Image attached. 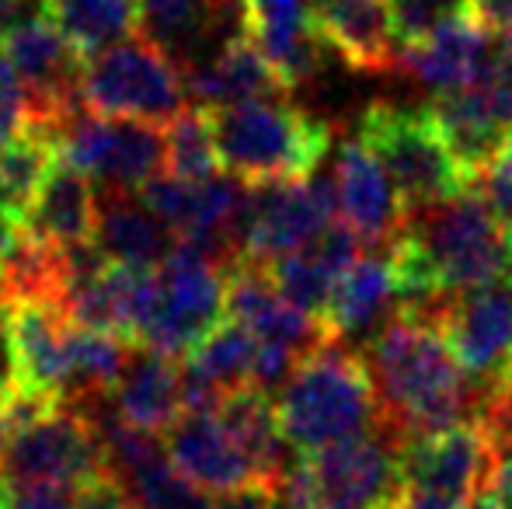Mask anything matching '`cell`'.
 <instances>
[{"label":"cell","instance_id":"603a6c76","mask_svg":"<svg viewBox=\"0 0 512 509\" xmlns=\"http://www.w3.org/2000/svg\"><path fill=\"white\" fill-rule=\"evenodd\" d=\"M310 21L352 70H398L401 49L387 0H310Z\"/></svg>","mask_w":512,"mask_h":509},{"label":"cell","instance_id":"8fae6325","mask_svg":"<svg viewBox=\"0 0 512 509\" xmlns=\"http://www.w3.org/2000/svg\"><path fill=\"white\" fill-rule=\"evenodd\" d=\"M425 318L436 321L467 377L495 405L512 387V279L453 293Z\"/></svg>","mask_w":512,"mask_h":509},{"label":"cell","instance_id":"ac0fdd59","mask_svg":"<svg viewBox=\"0 0 512 509\" xmlns=\"http://www.w3.org/2000/svg\"><path fill=\"white\" fill-rule=\"evenodd\" d=\"M502 46L492 42V32L474 14L436 28L429 39L405 46L398 56V70L432 95L474 88L488 70L499 63Z\"/></svg>","mask_w":512,"mask_h":509},{"label":"cell","instance_id":"60d3db41","mask_svg":"<svg viewBox=\"0 0 512 509\" xmlns=\"http://www.w3.org/2000/svg\"><path fill=\"white\" fill-rule=\"evenodd\" d=\"M46 14V0H0V42Z\"/></svg>","mask_w":512,"mask_h":509},{"label":"cell","instance_id":"ffe728a7","mask_svg":"<svg viewBox=\"0 0 512 509\" xmlns=\"http://www.w3.org/2000/svg\"><path fill=\"white\" fill-rule=\"evenodd\" d=\"M241 32L262 49L290 95L324 70L328 42L310 21V0H241Z\"/></svg>","mask_w":512,"mask_h":509},{"label":"cell","instance_id":"4dcf8cb0","mask_svg":"<svg viewBox=\"0 0 512 509\" xmlns=\"http://www.w3.org/2000/svg\"><path fill=\"white\" fill-rule=\"evenodd\" d=\"M56 161H60L56 136L42 119H32L25 133L14 136L0 150V199L11 206L14 217H21V224H25V213L32 210L35 196H39L49 171L56 168Z\"/></svg>","mask_w":512,"mask_h":509},{"label":"cell","instance_id":"6da1fadb","mask_svg":"<svg viewBox=\"0 0 512 509\" xmlns=\"http://www.w3.org/2000/svg\"><path fill=\"white\" fill-rule=\"evenodd\" d=\"M359 353L377 387L384 429L401 443L492 412V398L467 377L446 335L425 314L398 311Z\"/></svg>","mask_w":512,"mask_h":509},{"label":"cell","instance_id":"d6a6232c","mask_svg":"<svg viewBox=\"0 0 512 509\" xmlns=\"http://www.w3.org/2000/svg\"><path fill=\"white\" fill-rule=\"evenodd\" d=\"M265 269H269V279L279 290V297L297 307V311L310 314V318H324L331 290H335V283L342 279V272L317 252V245H307L293 255L276 258V262H269Z\"/></svg>","mask_w":512,"mask_h":509},{"label":"cell","instance_id":"e575fe53","mask_svg":"<svg viewBox=\"0 0 512 509\" xmlns=\"http://www.w3.org/2000/svg\"><path fill=\"white\" fill-rule=\"evenodd\" d=\"M394 21V35L398 46H415V42L429 39L436 28L450 25V21L471 14V0H387Z\"/></svg>","mask_w":512,"mask_h":509},{"label":"cell","instance_id":"8d00e7d4","mask_svg":"<svg viewBox=\"0 0 512 509\" xmlns=\"http://www.w3.org/2000/svg\"><path fill=\"white\" fill-rule=\"evenodd\" d=\"M474 185H478L481 196H485L488 206H492V213L509 227V234H512V133L506 136L499 154L492 157V164L474 178Z\"/></svg>","mask_w":512,"mask_h":509},{"label":"cell","instance_id":"4316f807","mask_svg":"<svg viewBox=\"0 0 512 509\" xmlns=\"http://www.w3.org/2000/svg\"><path fill=\"white\" fill-rule=\"evenodd\" d=\"M98 224V189L88 175L70 168L67 161H56L49 178L42 182L32 210L25 213V227L35 238L49 241L56 248L84 245L95 238Z\"/></svg>","mask_w":512,"mask_h":509},{"label":"cell","instance_id":"836d02e7","mask_svg":"<svg viewBox=\"0 0 512 509\" xmlns=\"http://www.w3.org/2000/svg\"><path fill=\"white\" fill-rule=\"evenodd\" d=\"M164 136H168V168L171 175L189 178V182H199V178L216 175L220 168V157H216V143H213V129H209V112L206 109H185L164 126Z\"/></svg>","mask_w":512,"mask_h":509},{"label":"cell","instance_id":"7402d4cb","mask_svg":"<svg viewBox=\"0 0 512 509\" xmlns=\"http://www.w3.org/2000/svg\"><path fill=\"white\" fill-rule=\"evenodd\" d=\"M14 356V391L46 394L60 401L67 377L70 318L56 300H11L7 304Z\"/></svg>","mask_w":512,"mask_h":509},{"label":"cell","instance_id":"e0dca14e","mask_svg":"<svg viewBox=\"0 0 512 509\" xmlns=\"http://www.w3.org/2000/svg\"><path fill=\"white\" fill-rule=\"evenodd\" d=\"M223 318L244 325L258 342L286 346L297 356L314 353L317 346H324L331 339V332L324 328L321 318H310V314L297 311V307L279 297L265 265L244 262V258H237L227 269Z\"/></svg>","mask_w":512,"mask_h":509},{"label":"cell","instance_id":"7dc6e473","mask_svg":"<svg viewBox=\"0 0 512 509\" xmlns=\"http://www.w3.org/2000/svg\"><path fill=\"white\" fill-rule=\"evenodd\" d=\"M460 509H502V506L495 503V496L485 489V492H478V496H474V499H467V503L460 506Z\"/></svg>","mask_w":512,"mask_h":509},{"label":"cell","instance_id":"bcb514c9","mask_svg":"<svg viewBox=\"0 0 512 509\" xmlns=\"http://www.w3.org/2000/svg\"><path fill=\"white\" fill-rule=\"evenodd\" d=\"M21 217H14L11 213V206L4 203V199H0V258L7 255V248L14 245V241H18V234H21Z\"/></svg>","mask_w":512,"mask_h":509},{"label":"cell","instance_id":"f1b7e54d","mask_svg":"<svg viewBox=\"0 0 512 509\" xmlns=\"http://www.w3.org/2000/svg\"><path fill=\"white\" fill-rule=\"evenodd\" d=\"M216 415L230 429L237 447L248 454V461L255 464V475L265 482H279L293 461V447L286 443L283 426H279L276 398L262 387H241V391L223 394Z\"/></svg>","mask_w":512,"mask_h":509},{"label":"cell","instance_id":"b9f144b4","mask_svg":"<svg viewBox=\"0 0 512 509\" xmlns=\"http://www.w3.org/2000/svg\"><path fill=\"white\" fill-rule=\"evenodd\" d=\"M471 14L488 32H512V0H471Z\"/></svg>","mask_w":512,"mask_h":509},{"label":"cell","instance_id":"7a4b0ae2","mask_svg":"<svg viewBox=\"0 0 512 509\" xmlns=\"http://www.w3.org/2000/svg\"><path fill=\"white\" fill-rule=\"evenodd\" d=\"M276 412L293 454H317L384 426L363 353L335 339L300 356L290 381L276 394Z\"/></svg>","mask_w":512,"mask_h":509},{"label":"cell","instance_id":"277c9868","mask_svg":"<svg viewBox=\"0 0 512 509\" xmlns=\"http://www.w3.org/2000/svg\"><path fill=\"white\" fill-rule=\"evenodd\" d=\"M401 234L432 269L443 297L512 279V234L474 182L443 203L415 210Z\"/></svg>","mask_w":512,"mask_h":509},{"label":"cell","instance_id":"f546056e","mask_svg":"<svg viewBox=\"0 0 512 509\" xmlns=\"http://www.w3.org/2000/svg\"><path fill=\"white\" fill-rule=\"evenodd\" d=\"M46 14L84 56L143 32L136 0H46Z\"/></svg>","mask_w":512,"mask_h":509},{"label":"cell","instance_id":"c3c4849f","mask_svg":"<svg viewBox=\"0 0 512 509\" xmlns=\"http://www.w3.org/2000/svg\"><path fill=\"white\" fill-rule=\"evenodd\" d=\"M7 436H11V429H7V419H4V408H0V450H4Z\"/></svg>","mask_w":512,"mask_h":509},{"label":"cell","instance_id":"f6af8a7d","mask_svg":"<svg viewBox=\"0 0 512 509\" xmlns=\"http://www.w3.org/2000/svg\"><path fill=\"white\" fill-rule=\"evenodd\" d=\"M387 509H460L453 503H446V499H436L429 496V492H415V489H401L398 499H394Z\"/></svg>","mask_w":512,"mask_h":509},{"label":"cell","instance_id":"ee69618b","mask_svg":"<svg viewBox=\"0 0 512 509\" xmlns=\"http://www.w3.org/2000/svg\"><path fill=\"white\" fill-rule=\"evenodd\" d=\"M485 489L492 492L495 503H499L502 509H512V450H502L499 454V461H495Z\"/></svg>","mask_w":512,"mask_h":509},{"label":"cell","instance_id":"484cf974","mask_svg":"<svg viewBox=\"0 0 512 509\" xmlns=\"http://www.w3.org/2000/svg\"><path fill=\"white\" fill-rule=\"evenodd\" d=\"M112 408L129 426L157 436L168 433L178 422V415L185 412L178 360L154 353L147 346H133L126 370L112 391Z\"/></svg>","mask_w":512,"mask_h":509},{"label":"cell","instance_id":"9c48e42d","mask_svg":"<svg viewBox=\"0 0 512 509\" xmlns=\"http://www.w3.org/2000/svg\"><path fill=\"white\" fill-rule=\"evenodd\" d=\"M60 161L95 182L98 192H140L150 178L168 168L164 126L140 119H108L77 105L56 119Z\"/></svg>","mask_w":512,"mask_h":509},{"label":"cell","instance_id":"cb8c5ba5","mask_svg":"<svg viewBox=\"0 0 512 509\" xmlns=\"http://www.w3.org/2000/svg\"><path fill=\"white\" fill-rule=\"evenodd\" d=\"M164 447H168L171 464L192 485L213 492V496L258 478L255 464L237 447V440L216 412H182L175 426L164 433Z\"/></svg>","mask_w":512,"mask_h":509},{"label":"cell","instance_id":"74e56055","mask_svg":"<svg viewBox=\"0 0 512 509\" xmlns=\"http://www.w3.org/2000/svg\"><path fill=\"white\" fill-rule=\"evenodd\" d=\"M213 509H283L279 506V485L265 482V478H251L237 489L220 492L213 499Z\"/></svg>","mask_w":512,"mask_h":509},{"label":"cell","instance_id":"f907efd6","mask_svg":"<svg viewBox=\"0 0 512 509\" xmlns=\"http://www.w3.org/2000/svg\"><path fill=\"white\" fill-rule=\"evenodd\" d=\"M4 499H7V489H4V482H0V506H4Z\"/></svg>","mask_w":512,"mask_h":509},{"label":"cell","instance_id":"44dd1931","mask_svg":"<svg viewBox=\"0 0 512 509\" xmlns=\"http://www.w3.org/2000/svg\"><path fill=\"white\" fill-rule=\"evenodd\" d=\"M398 311V269H394L391 248H387V252L359 255L349 265V272L331 290L328 311H324L321 321L335 342L363 349Z\"/></svg>","mask_w":512,"mask_h":509},{"label":"cell","instance_id":"1f68e13d","mask_svg":"<svg viewBox=\"0 0 512 509\" xmlns=\"http://www.w3.org/2000/svg\"><path fill=\"white\" fill-rule=\"evenodd\" d=\"M258 349H262V342H258L248 328L223 318L220 325L185 356V363H189L199 377H206L220 394H230V391H241V387L255 384Z\"/></svg>","mask_w":512,"mask_h":509},{"label":"cell","instance_id":"2e32d148","mask_svg":"<svg viewBox=\"0 0 512 509\" xmlns=\"http://www.w3.org/2000/svg\"><path fill=\"white\" fill-rule=\"evenodd\" d=\"M0 49L32 95L35 119H60L84 105L81 74L88 56L53 25V18H39L18 28L0 42Z\"/></svg>","mask_w":512,"mask_h":509},{"label":"cell","instance_id":"5bb4252c","mask_svg":"<svg viewBox=\"0 0 512 509\" xmlns=\"http://www.w3.org/2000/svg\"><path fill=\"white\" fill-rule=\"evenodd\" d=\"M467 178H478L512 133V60L502 49L499 63L474 88L432 95L425 105Z\"/></svg>","mask_w":512,"mask_h":509},{"label":"cell","instance_id":"8992f818","mask_svg":"<svg viewBox=\"0 0 512 509\" xmlns=\"http://www.w3.org/2000/svg\"><path fill=\"white\" fill-rule=\"evenodd\" d=\"M356 136L377 154L391 182L398 185L408 217L415 210L457 196L471 185L467 171L457 164L443 133L432 123L429 109H401V105L373 102L359 116Z\"/></svg>","mask_w":512,"mask_h":509},{"label":"cell","instance_id":"30bf717a","mask_svg":"<svg viewBox=\"0 0 512 509\" xmlns=\"http://www.w3.org/2000/svg\"><path fill=\"white\" fill-rule=\"evenodd\" d=\"M227 262L203 252L192 241H178L168 262L157 269L161 293L140 346L171 360H185L199 342L223 321L227 297Z\"/></svg>","mask_w":512,"mask_h":509},{"label":"cell","instance_id":"4fadbf2b","mask_svg":"<svg viewBox=\"0 0 512 509\" xmlns=\"http://www.w3.org/2000/svg\"><path fill=\"white\" fill-rule=\"evenodd\" d=\"M499 461V440L488 422H457L439 433L405 440L398 450L401 485L429 492L453 506H464L485 492L488 475Z\"/></svg>","mask_w":512,"mask_h":509},{"label":"cell","instance_id":"ba28073f","mask_svg":"<svg viewBox=\"0 0 512 509\" xmlns=\"http://www.w3.org/2000/svg\"><path fill=\"white\" fill-rule=\"evenodd\" d=\"M338 213L335 171L321 164L307 178L251 182L237 227V258L269 265L314 245Z\"/></svg>","mask_w":512,"mask_h":509},{"label":"cell","instance_id":"5b68a950","mask_svg":"<svg viewBox=\"0 0 512 509\" xmlns=\"http://www.w3.org/2000/svg\"><path fill=\"white\" fill-rule=\"evenodd\" d=\"M81 102L95 116L168 126L189 102L182 63L150 35H129L84 60Z\"/></svg>","mask_w":512,"mask_h":509},{"label":"cell","instance_id":"681fc988","mask_svg":"<svg viewBox=\"0 0 512 509\" xmlns=\"http://www.w3.org/2000/svg\"><path fill=\"white\" fill-rule=\"evenodd\" d=\"M502 49H506V56L512 60V32H506V42H502Z\"/></svg>","mask_w":512,"mask_h":509},{"label":"cell","instance_id":"d6986e66","mask_svg":"<svg viewBox=\"0 0 512 509\" xmlns=\"http://www.w3.org/2000/svg\"><path fill=\"white\" fill-rule=\"evenodd\" d=\"M185 95L199 109H223L241 102H265V98H290V88L276 74L262 49L244 32H234L213 46L206 56L182 67Z\"/></svg>","mask_w":512,"mask_h":509},{"label":"cell","instance_id":"83f0119b","mask_svg":"<svg viewBox=\"0 0 512 509\" xmlns=\"http://www.w3.org/2000/svg\"><path fill=\"white\" fill-rule=\"evenodd\" d=\"M133 353L126 339L105 332H91V328L70 325L67 335V377H63L60 401L88 419L105 412L112 405V391L119 384L126 360Z\"/></svg>","mask_w":512,"mask_h":509},{"label":"cell","instance_id":"d590c367","mask_svg":"<svg viewBox=\"0 0 512 509\" xmlns=\"http://www.w3.org/2000/svg\"><path fill=\"white\" fill-rule=\"evenodd\" d=\"M35 119V105H32V95L28 88L21 84V77L14 74L11 60L4 56L0 49V150L21 136Z\"/></svg>","mask_w":512,"mask_h":509},{"label":"cell","instance_id":"7c38bea8","mask_svg":"<svg viewBox=\"0 0 512 509\" xmlns=\"http://www.w3.org/2000/svg\"><path fill=\"white\" fill-rule=\"evenodd\" d=\"M401 440L391 429H370L317 454H300L310 482V509H387L398 499Z\"/></svg>","mask_w":512,"mask_h":509},{"label":"cell","instance_id":"d4e9b609","mask_svg":"<svg viewBox=\"0 0 512 509\" xmlns=\"http://www.w3.org/2000/svg\"><path fill=\"white\" fill-rule=\"evenodd\" d=\"M108 262L133 269H161L178 238L147 210L140 192H98L95 238Z\"/></svg>","mask_w":512,"mask_h":509},{"label":"cell","instance_id":"9a60e30c","mask_svg":"<svg viewBox=\"0 0 512 509\" xmlns=\"http://www.w3.org/2000/svg\"><path fill=\"white\" fill-rule=\"evenodd\" d=\"M331 171H335L342 224L363 241V248L387 252L405 231L408 210L384 164L359 136H349V140L338 143Z\"/></svg>","mask_w":512,"mask_h":509},{"label":"cell","instance_id":"52a82bcc","mask_svg":"<svg viewBox=\"0 0 512 509\" xmlns=\"http://www.w3.org/2000/svg\"><path fill=\"white\" fill-rule=\"evenodd\" d=\"M102 440L95 422L77 408L56 401L39 419L25 422L7 436L0 450V482L7 492L25 489H70L105 478Z\"/></svg>","mask_w":512,"mask_h":509},{"label":"cell","instance_id":"7bdbcfd3","mask_svg":"<svg viewBox=\"0 0 512 509\" xmlns=\"http://www.w3.org/2000/svg\"><path fill=\"white\" fill-rule=\"evenodd\" d=\"M14 356H11V328H7V304L0 300V401L14 394Z\"/></svg>","mask_w":512,"mask_h":509},{"label":"cell","instance_id":"3957f363","mask_svg":"<svg viewBox=\"0 0 512 509\" xmlns=\"http://www.w3.org/2000/svg\"><path fill=\"white\" fill-rule=\"evenodd\" d=\"M206 112L220 168L248 185L307 178L321 168L335 143L331 126L297 109L290 98H265Z\"/></svg>","mask_w":512,"mask_h":509},{"label":"cell","instance_id":"f35d334b","mask_svg":"<svg viewBox=\"0 0 512 509\" xmlns=\"http://www.w3.org/2000/svg\"><path fill=\"white\" fill-rule=\"evenodd\" d=\"M77 509H140V506L129 499V492L112 475H105L77 492Z\"/></svg>","mask_w":512,"mask_h":509},{"label":"cell","instance_id":"ab89813d","mask_svg":"<svg viewBox=\"0 0 512 509\" xmlns=\"http://www.w3.org/2000/svg\"><path fill=\"white\" fill-rule=\"evenodd\" d=\"M0 509H77V492H70V489L7 492V499Z\"/></svg>","mask_w":512,"mask_h":509}]
</instances>
